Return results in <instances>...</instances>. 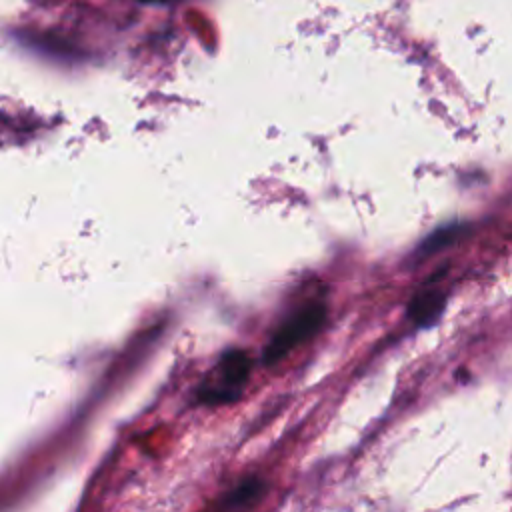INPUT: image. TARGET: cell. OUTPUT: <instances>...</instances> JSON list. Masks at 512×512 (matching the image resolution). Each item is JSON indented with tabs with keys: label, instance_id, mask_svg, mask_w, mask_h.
<instances>
[{
	"label": "cell",
	"instance_id": "6da1fadb",
	"mask_svg": "<svg viewBox=\"0 0 512 512\" xmlns=\"http://www.w3.org/2000/svg\"><path fill=\"white\" fill-rule=\"evenodd\" d=\"M326 322L324 302H310L296 310L268 340L264 348V362L274 364L282 360L294 346L314 336Z\"/></svg>",
	"mask_w": 512,
	"mask_h": 512
},
{
	"label": "cell",
	"instance_id": "7a4b0ae2",
	"mask_svg": "<svg viewBox=\"0 0 512 512\" xmlns=\"http://www.w3.org/2000/svg\"><path fill=\"white\" fill-rule=\"evenodd\" d=\"M252 360L244 350H228L220 356L216 368V380L200 388V400L204 404H228L236 400L248 380Z\"/></svg>",
	"mask_w": 512,
	"mask_h": 512
},
{
	"label": "cell",
	"instance_id": "3957f363",
	"mask_svg": "<svg viewBox=\"0 0 512 512\" xmlns=\"http://www.w3.org/2000/svg\"><path fill=\"white\" fill-rule=\"evenodd\" d=\"M444 304H446V296L440 290L430 288V286L422 288L412 296V300L408 304V318L416 326L426 328L440 318Z\"/></svg>",
	"mask_w": 512,
	"mask_h": 512
},
{
	"label": "cell",
	"instance_id": "277c9868",
	"mask_svg": "<svg viewBox=\"0 0 512 512\" xmlns=\"http://www.w3.org/2000/svg\"><path fill=\"white\" fill-rule=\"evenodd\" d=\"M264 490H266V482L260 476H248L222 498V508L236 510V508L248 506V504L256 502Z\"/></svg>",
	"mask_w": 512,
	"mask_h": 512
},
{
	"label": "cell",
	"instance_id": "5b68a950",
	"mask_svg": "<svg viewBox=\"0 0 512 512\" xmlns=\"http://www.w3.org/2000/svg\"><path fill=\"white\" fill-rule=\"evenodd\" d=\"M462 230H464V228H462L460 224H452V226L438 228L436 232H432V234L420 244L418 252L424 254V256H428V254H432V252H438L440 248H444V246L452 244L454 240H458V236L462 234Z\"/></svg>",
	"mask_w": 512,
	"mask_h": 512
},
{
	"label": "cell",
	"instance_id": "8992f818",
	"mask_svg": "<svg viewBox=\"0 0 512 512\" xmlns=\"http://www.w3.org/2000/svg\"><path fill=\"white\" fill-rule=\"evenodd\" d=\"M140 2H168V0H140Z\"/></svg>",
	"mask_w": 512,
	"mask_h": 512
}]
</instances>
